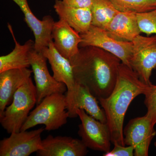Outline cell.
Masks as SVG:
<instances>
[{"label":"cell","instance_id":"obj_1","mask_svg":"<svg viewBox=\"0 0 156 156\" xmlns=\"http://www.w3.org/2000/svg\"><path fill=\"white\" fill-rule=\"evenodd\" d=\"M69 60L76 83L87 87L98 100L110 94L122 63L119 58L101 48L87 46L80 48Z\"/></svg>","mask_w":156,"mask_h":156},{"label":"cell","instance_id":"obj_18","mask_svg":"<svg viewBox=\"0 0 156 156\" xmlns=\"http://www.w3.org/2000/svg\"><path fill=\"white\" fill-rule=\"evenodd\" d=\"M53 7L59 19L64 20L80 34L87 32L92 25L91 9L73 8L62 0H55Z\"/></svg>","mask_w":156,"mask_h":156},{"label":"cell","instance_id":"obj_11","mask_svg":"<svg viewBox=\"0 0 156 156\" xmlns=\"http://www.w3.org/2000/svg\"><path fill=\"white\" fill-rule=\"evenodd\" d=\"M17 4L22 11L24 20L28 27L33 33L35 37L34 49L42 53L53 41L52 33L55 21L50 15L38 19L31 11L27 0H11Z\"/></svg>","mask_w":156,"mask_h":156},{"label":"cell","instance_id":"obj_10","mask_svg":"<svg viewBox=\"0 0 156 156\" xmlns=\"http://www.w3.org/2000/svg\"><path fill=\"white\" fill-rule=\"evenodd\" d=\"M44 128L33 131H20L11 134L0 141V156H28L43 149Z\"/></svg>","mask_w":156,"mask_h":156},{"label":"cell","instance_id":"obj_13","mask_svg":"<svg viewBox=\"0 0 156 156\" xmlns=\"http://www.w3.org/2000/svg\"><path fill=\"white\" fill-rule=\"evenodd\" d=\"M42 147L37 156H84L88 153V148L81 140L71 136L48 135L42 140Z\"/></svg>","mask_w":156,"mask_h":156},{"label":"cell","instance_id":"obj_6","mask_svg":"<svg viewBox=\"0 0 156 156\" xmlns=\"http://www.w3.org/2000/svg\"><path fill=\"white\" fill-rule=\"evenodd\" d=\"M76 113L81 121L78 135L86 147L94 151H109L111 134L107 123L96 120L82 109L77 110Z\"/></svg>","mask_w":156,"mask_h":156},{"label":"cell","instance_id":"obj_5","mask_svg":"<svg viewBox=\"0 0 156 156\" xmlns=\"http://www.w3.org/2000/svg\"><path fill=\"white\" fill-rule=\"evenodd\" d=\"M132 42L130 68L143 83L150 85L151 76L153 70L156 68V35L144 37L139 35Z\"/></svg>","mask_w":156,"mask_h":156},{"label":"cell","instance_id":"obj_19","mask_svg":"<svg viewBox=\"0 0 156 156\" xmlns=\"http://www.w3.org/2000/svg\"><path fill=\"white\" fill-rule=\"evenodd\" d=\"M8 28L14 40L15 47L12 52L0 57V73L7 70L28 68L30 66L29 55L34 47V42L29 40L23 45L17 41L12 26L8 23Z\"/></svg>","mask_w":156,"mask_h":156},{"label":"cell","instance_id":"obj_12","mask_svg":"<svg viewBox=\"0 0 156 156\" xmlns=\"http://www.w3.org/2000/svg\"><path fill=\"white\" fill-rule=\"evenodd\" d=\"M66 96L69 118L77 117V110L82 109L96 120L107 123L106 116L103 109L99 106L98 100L87 87L76 83L73 93Z\"/></svg>","mask_w":156,"mask_h":156},{"label":"cell","instance_id":"obj_8","mask_svg":"<svg viewBox=\"0 0 156 156\" xmlns=\"http://www.w3.org/2000/svg\"><path fill=\"white\" fill-rule=\"evenodd\" d=\"M155 123L146 115L130 120L123 129L124 143L134 148V156H148L152 140L156 135Z\"/></svg>","mask_w":156,"mask_h":156},{"label":"cell","instance_id":"obj_20","mask_svg":"<svg viewBox=\"0 0 156 156\" xmlns=\"http://www.w3.org/2000/svg\"><path fill=\"white\" fill-rule=\"evenodd\" d=\"M91 10L92 25L104 30L120 11L110 0H94Z\"/></svg>","mask_w":156,"mask_h":156},{"label":"cell","instance_id":"obj_24","mask_svg":"<svg viewBox=\"0 0 156 156\" xmlns=\"http://www.w3.org/2000/svg\"><path fill=\"white\" fill-rule=\"evenodd\" d=\"M113 144L114 147L112 150L103 154L104 156H134V148L131 146L120 145L116 142Z\"/></svg>","mask_w":156,"mask_h":156},{"label":"cell","instance_id":"obj_15","mask_svg":"<svg viewBox=\"0 0 156 156\" xmlns=\"http://www.w3.org/2000/svg\"><path fill=\"white\" fill-rule=\"evenodd\" d=\"M28 68L7 70L0 73V117L13 101L18 89L31 77Z\"/></svg>","mask_w":156,"mask_h":156},{"label":"cell","instance_id":"obj_26","mask_svg":"<svg viewBox=\"0 0 156 156\" xmlns=\"http://www.w3.org/2000/svg\"><path fill=\"white\" fill-rule=\"evenodd\" d=\"M154 145L155 147H156V141L154 142Z\"/></svg>","mask_w":156,"mask_h":156},{"label":"cell","instance_id":"obj_4","mask_svg":"<svg viewBox=\"0 0 156 156\" xmlns=\"http://www.w3.org/2000/svg\"><path fill=\"white\" fill-rule=\"evenodd\" d=\"M36 103L35 86L30 77L16 91L12 102L0 117L2 127L10 134L20 131L30 112Z\"/></svg>","mask_w":156,"mask_h":156},{"label":"cell","instance_id":"obj_7","mask_svg":"<svg viewBox=\"0 0 156 156\" xmlns=\"http://www.w3.org/2000/svg\"><path fill=\"white\" fill-rule=\"evenodd\" d=\"M80 34L82 38L80 48L93 46L101 48L117 56L122 63L130 67L132 42L116 40L110 36L105 30L92 25L88 31Z\"/></svg>","mask_w":156,"mask_h":156},{"label":"cell","instance_id":"obj_17","mask_svg":"<svg viewBox=\"0 0 156 156\" xmlns=\"http://www.w3.org/2000/svg\"><path fill=\"white\" fill-rule=\"evenodd\" d=\"M110 36L119 41L132 42L141 33L136 13L119 11L105 30Z\"/></svg>","mask_w":156,"mask_h":156},{"label":"cell","instance_id":"obj_9","mask_svg":"<svg viewBox=\"0 0 156 156\" xmlns=\"http://www.w3.org/2000/svg\"><path fill=\"white\" fill-rule=\"evenodd\" d=\"M47 60L43 53L34 49L30 53V63L35 83L37 105L48 95L55 93L64 94L67 90L65 84L58 82L50 74Z\"/></svg>","mask_w":156,"mask_h":156},{"label":"cell","instance_id":"obj_2","mask_svg":"<svg viewBox=\"0 0 156 156\" xmlns=\"http://www.w3.org/2000/svg\"><path fill=\"white\" fill-rule=\"evenodd\" d=\"M149 85L143 83L132 69L121 63L114 88L108 97L98 99L106 117L112 143H124L123 125L126 112L132 101L144 94Z\"/></svg>","mask_w":156,"mask_h":156},{"label":"cell","instance_id":"obj_14","mask_svg":"<svg viewBox=\"0 0 156 156\" xmlns=\"http://www.w3.org/2000/svg\"><path fill=\"white\" fill-rule=\"evenodd\" d=\"M52 36L56 50L65 58L69 60L79 52L80 34L63 20L55 22Z\"/></svg>","mask_w":156,"mask_h":156},{"label":"cell","instance_id":"obj_23","mask_svg":"<svg viewBox=\"0 0 156 156\" xmlns=\"http://www.w3.org/2000/svg\"><path fill=\"white\" fill-rule=\"evenodd\" d=\"M144 95L145 96L144 103L147 108V115L156 124V86L151 84L148 86Z\"/></svg>","mask_w":156,"mask_h":156},{"label":"cell","instance_id":"obj_22","mask_svg":"<svg viewBox=\"0 0 156 156\" xmlns=\"http://www.w3.org/2000/svg\"><path fill=\"white\" fill-rule=\"evenodd\" d=\"M137 22L141 33L149 36L156 35V9L148 12L136 13Z\"/></svg>","mask_w":156,"mask_h":156},{"label":"cell","instance_id":"obj_3","mask_svg":"<svg viewBox=\"0 0 156 156\" xmlns=\"http://www.w3.org/2000/svg\"><path fill=\"white\" fill-rule=\"evenodd\" d=\"M37 106L29 115L20 131H27L39 125H44L46 131H54L67 122L69 115L64 94L48 95Z\"/></svg>","mask_w":156,"mask_h":156},{"label":"cell","instance_id":"obj_25","mask_svg":"<svg viewBox=\"0 0 156 156\" xmlns=\"http://www.w3.org/2000/svg\"><path fill=\"white\" fill-rule=\"evenodd\" d=\"M68 6L76 8L91 9L94 0H62Z\"/></svg>","mask_w":156,"mask_h":156},{"label":"cell","instance_id":"obj_21","mask_svg":"<svg viewBox=\"0 0 156 156\" xmlns=\"http://www.w3.org/2000/svg\"><path fill=\"white\" fill-rule=\"evenodd\" d=\"M120 11L143 13L156 9V0H110Z\"/></svg>","mask_w":156,"mask_h":156},{"label":"cell","instance_id":"obj_16","mask_svg":"<svg viewBox=\"0 0 156 156\" xmlns=\"http://www.w3.org/2000/svg\"><path fill=\"white\" fill-rule=\"evenodd\" d=\"M47 58L53 72V76L59 82L63 83L67 87L66 95L71 94L75 88L76 83L72 66L69 59L65 58L56 50L53 41L42 52Z\"/></svg>","mask_w":156,"mask_h":156}]
</instances>
